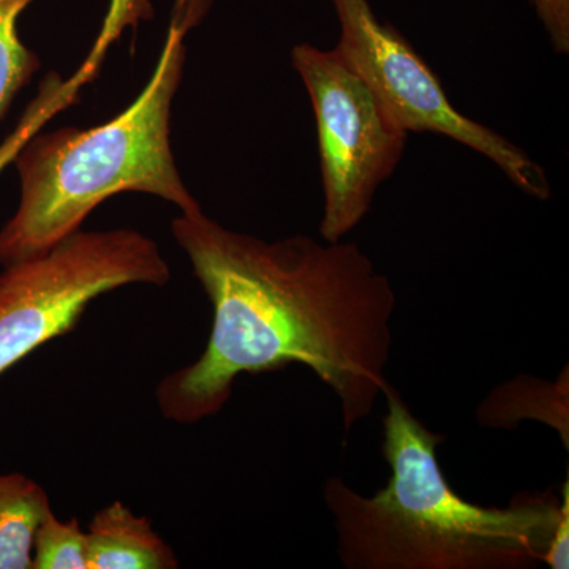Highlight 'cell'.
I'll return each mask as SVG.
<instances>
[{"label":"cell","mask_w":569,"mask_h":569,"mask_svg":"<svg viewBox=\"0 0 569 569\" xmlns=\"http://www.w3.org/2000/svg\"><path fill=\"white\" fill-rule=\"evenodd\" d=\"M50 511L39 482L22 473L0 475V569H31L33 537Z\"/></svg>","instance_id":"cell-8"},{"label":"cell","mask_w":569,"mask_h":569,"mask_svg":"<svg viewBox=\"0 0 569 569\" xmlns=\"http://www.w3.org/2000/svg\"><path fill=\"white\" fill-rule=\"evenodd\" d=\"M31 569H89L88 538L77 519L44 516L33 537Z\"/></svg>","instance_id":"cell-11"},{"label":"cell","mask_w":569,"mask_h":569,"mask_svg":"<svg viewBox=\"0 0 569 569\" xmlns=\"http://www.w3.org/2000/svg\"><path fill=\"white\" fill-rule=\"evenodd\" d=\"M291 63L316 116L323 190L320 236L342 241L366 219L378 189L396 173L408 133L336 48L295 44Z\"/></svg>","instance_id":"cell-5"},{"label":"cell","mask_w":569,"mask_h":569,"mask_svg":"<svg viewBox=\"0 0 569 569\" xmlns=\"http://www.w3.org/2000/svg\"><path fill=\"white\" fill-rule=\"evenodd\" d=\"M89 569H176L179 560L151 520L121 500L96 512L88 530Z\"/></svg>","instance_id":"cell-7"},{"label":"cell","mask_w":569,"mask_h":569,"mask_svg":"<svg viewBox=\"0 0 569 569\" xmlns=\"http://www.w3.org/2000/svg\"><path fill=\"white\" fill-rule=\"evenodd\" d=\"M339 22L336 50L410 133H432L466 146L496 164L520 192L548 201L545 168L516 142L460 112L410 41L380 20L370 0H329Z\"/></svg>","instance_id":"cell-6"},{"label":"cell","mask_w":569,"mask_h":569,"mask_svg":"<svg viewBox=\"0 0 569 569\" xmlns=\"http://www.w3.org/2000/svg\"><path fill=\"white\" fill-rule=\"evenodd\" d=\"M33 0H0V119L40 69V59L18 36V18Z\"/></svg>","instance_id":"cell-10"},{"label":"cell","mask_w":569,"mask_h":569,"mask_svg":"<svg viewBox=\"0 0 569 569\" xmlns=\"http://www.w3.org/2000/svg\"><path fill=\"white\" fill-rule=\"evenodd\" d=\"M171 269L159 244L130 228L74 231L48 252L0 274V376L69 335L88 306L127 284L164 287Z\"/></svg>","instance_id":"cell-4"},{"label":"cell","mask_w":569,"mask_h":569,"mask_svg":"<svg viewBox=\"0 0 569 569\" xmlns=\"http://www.w3.org/2000/svg\"><path fill=\"white\" fill-rule=\"evenodd\" d=\"M212 0H178L162 54L138 99L92 129L37 132L14 157L21 181L18 211L0 230V264L39 257L81 230L93 209L114 194L138 192L200 211L171 148V108L186 66V37Z\"/></svg>","instance_id":"cell-3"},{"label":"cell","mask_w":569,"mask_h":569,"mask_svg":"<svg viewBox=\"0 0 569 569\" xmlns=\"http://www.w3.org/2000/svg\"><path fill=\"white\" fill-rule=\"evenodd\" d=\"M171 231L211 301L212 328L200 358L157 385L164 418L197 425L216 417L239 377L291 365L335 392L347 433L372 415L391 385L397 296L361 247L306 234L269 242L203 209L176 217Z\"/></svg>","instance_id":"cell-1"},{"label":"cell","mask_w":569,"mask_h":569,"mask_svg":"<svg viewBox=\"0 0 569 569\" xmlns=\"http://www.w3.org/2000/svg\"><path fill=\"white\" fill-rule=\"evenodd\" d=\"M553 51L560 56L569 54V0H527Z\"/></svg>","instance_id":"cell-12"},{"label":"cell","mask_w":569,"mask_h":569,"mask_svg":"<svg viewBox=\"0 0 569 569\" xmlns=\"http://www.w3.org/2000/svg\"><path fill=\"white\" fill-rule=\"evenodd\" d=\"M381 455L391 478L366 497L342 478L326 479L325 503L335 518L337 553L347 569H531L545 563L569 507L560 492L519 493L508 507H481L449 485L438 447L447 440L387 391Z\"/></svg>","instance_id":"cell-2"},{"label":"cell","mask_w":569,"mask_h":569,"mask_svg":"<svg viewBox=\"0 0 569 569\" xmlns=\"http://www.w3.org/2000/svg\"><path fill=\"white\" fill-rule=\"evenodd\" d=\"M93 70H96V66L88 61L69 81H62L58 73H50L44 78L39 93L22 114L18 126L0 144V173L7 164L13 163L14 157L21 151L22 146L31 140L33 134L40 132L41 127L50 121L51 116L74 102L78 89L81 88L82 82L91 78Z\"/></svg>","instance_id":"cell-9"},{"label":"cell","mask_w":569,"mask_h":569,"mask_svg":"<svg viewBox=\"0 0 569 569\" xmlns=\"http://www.w3.org/2000/svg\"><path fill=\"white\" fill-rule=\"evenodd\" d=\"M146 11H149L148 0H111L110 13L107 18L126 26L127 22L137 21V18Z\"/></svg>","instance_id":"cell-13"}]
</instances>
